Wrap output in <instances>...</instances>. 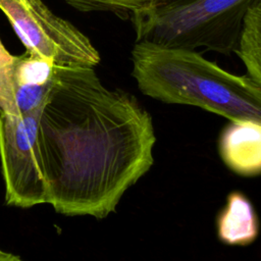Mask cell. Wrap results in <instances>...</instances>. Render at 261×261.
<instances>
[{
  "label": "cell",
  "mask_w": 261,
  "mask_h": 261,
  "mask_svg": "<svg viewBox=\"0 0 261 261\" xmlns=\"http://www.w3.org/2000/svg\"><path fill=\"white\" fill-rule=\"evenodd\" d=\"M7 259H9V255L0 251V260H7Z\"/></svg>",
  "instance_id": "obj_12"
},
{
  "label": "cell",
  "mask_w": 261,
  "mask_h": 261,
  "mask_svg": "<svg viewBox=\"0 0 261 261\" xmlns=\"http://www.w3.org/2000/svg\"><path fill=\"white\" fill-rule=\"evenodd\" d=\"M260 0H172L134 13L136 42L198 48L230 55L238 49L248 10Z\"/></svg>",
  "instance_id": "obj_3"
},
{
  "label": "cell",
  "mask_w": 261,
  "mask_h": 261,
  "mask_svg": "<svg viewBox=\"0 0 261 261\" xmlns=\"http://www.w3.org/2000/svg\"><path fill=\"white\" fill-rule=\"evenodd\" d=\"M218 240L227 246H248L259 236V218L251 200L240 191L226 197L215 220Z\"/></svg>",
  "instance_id": "obj_8"
},
{
  "label": "cell",
  "mask_w": 261,
  "mask_h": 261,
  "mask_svg": "<svg viewBox=\"0 0 261 261\" xmlns=\"http://www.w3.org/2000/svg\"><path fill=\"white\" fill-rule=\"evenodd\" d=\"M44 104L23 114L0 112V159L9 206L48 204V188L38 146V123Z\"/></svg>",
  "instance_id": "obj_5"
},
{
  "label": "cell",
  "mask_w": 261,
  "mask_h": 261,
  "mask_svg": "<svg viewBox=\"0 0 261 261\" xmlns=\"http://www.w3.org/2000/svg\"><path fill=\"white\" fill-rule=\"evenodd\" d=\"M15 56L10 54L0 40V112L17 114L13 92Z\"/></svg>",
  "instance_id": "obj_11"
},
{
  "label": "cell",
  "mask_w": 261,
  "mask_h": 261,
  "mask_svg": "<svg viewBox=\"0 0 261 261\" xmlns=\"http://www.w3.org/2000/svg\"><path fill=\"white\" fill-rule=\"evenodd\" d=\"M132 62L138 88L155 100L261 123V85L249 74L228 72L193 50L143 42H136Z\"/></svg>",
  "instance_id": "obj_2"
},
{
  "label": "cell",
  "mask_w": 261,
  "mask_h": 261,
  "mask_svg": "<svg viewBox=\"0 0 261 261\" xmlns=\"http://www.w3.org/2000/svg\"><path fill=\"white\" fill-rule=\"evenodd\" d=\"M257 5H261V0H260V1H259V3H258V4H257Z\"/></svg>",
  "instance_id": "obj_13"
},
{
  "label": "cell",
  "mask_w": 261,
  "mask_h": 261,
  "mask_svg": "<svg viewBox=\"0 0 261 261\" xmlns=\"http://www.w3.org/2000/svg\"><path fill=\"white\" fill-rule=\"evenodd\" d=\"M155 142L152 116L135 96L106 88L92 66L56 64L38 146L57 213L102 219L115 212L153 165Z\"/></svg>",
  "instance_id": "obj_1"
},
{
  "label": "cell",
  "mask_w": 261,
  "mask_h": 261,
  "mask_svg": "<svg viewBox=\"0 0 261 261\" xmlns=\"http://www.w3.org/2000/svg\"><path fill=\"white\" fill-rule=\"evenodd\" d=\"M218 153L223 163L242 176L261 174V123L240 120L227 123L219 134Z\"/></svg>",
  "instance_id": "obj_6"
},
{
  "label": "cell",
  "mask_w": 261,
  "mask_h": 261,
  "mask_svg": "<svg viewBox=\"0 0 261 261\" xmlns=\"http://www.w3.org/2000/svg\"><path fill=\"white\" fill-rule=\"evenodd\" d=\"M53 60L24 53L15 56L13 92L17 114L28 113L43 105L55 82Z\"/></svg>",
  "instance_id": "obj_7"
},
{
  "label": "cell",
  "mask_w": 261,
  "mask_h": 261,
  "mask_svg": "<svg viewBox=\"0 0 261 261\" xmlns=\"http://www.w3.org/2000/svg\"><path fill=\"white\" fill-rule=\"evenodd\" d=\"M234 53L245 64L248 74L261 85V5L248 10Z\"/></svg>",
  "instance_id": "obj_9"
},
{
  "label": "cell",
  "mask_w": 261,
  "mask_h": 261,
  "mask_svg": "<svg viewBox=\"0 0 261 261\" xmlns=\"http://www.w3.org/2000/svg\"><path fill=\"white\" fill-rule=\"evenodd\" d=\"M81 11H110L121 18L172 0H65Z\"/></svg>",
  "instance_id": "obj_10"
},
{
  "label": "cell",
  "mask_w": 261,
  "mask_h": 261,
  "mask_svg": "<svg viewBox=\"0 0 261 261\" xmlns=\"http://www.w3.org/2000/svg\"><path fill=\"white\" fill-rule=\"evenodd\" d=\"M0 9L24 45L58 65L95 67L101 57L90 39L68 20L54 14L42 0H0Z\"/></svg>",
  "instance_id": "obj_4"
}]
</instances>
